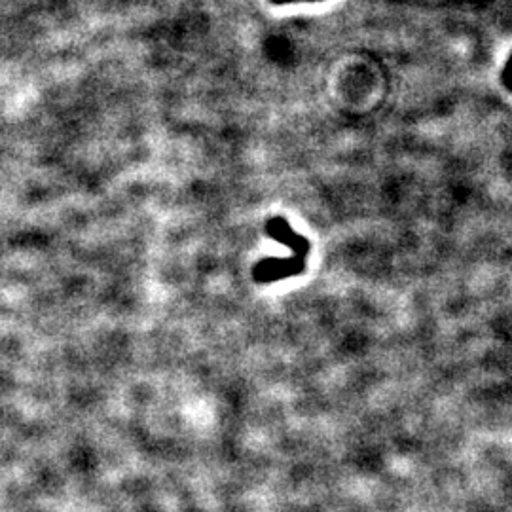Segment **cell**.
<instances>
[{
  "label": "cell",
  "instance_id": "6da1fadb",
  "mask_svg": "<svg viewBox=\"0 0 512 512\" xmlns=\"http://www.w3.org/2000/svg\"><path fill=\"white\" fill-rule=\"evenodd\" d=\"M306 258L291 256V258H264L253 270L256 283H274L287 277L304 274Z\"/></svg>",
  "mask_w": 512,
  "mask_h": 512
},
{
  "label": "cell",
  "instance_id": "7a4b0ae2",
  "mask_svg": "<svg viewBox=\"0 0 512 512\" xmlns=\"http://www.w3.org/2000/svg\"><path fill=\"white\" fill-rule=\"evenodd\" d=\"M264 230H266V234H268L270 238L275 239L277 243L289 247V249L293 251V256H300V258H306V260H308L311 251L310 239L296 234L293 228H291L289 220L283 219V217H274V219H270L266 222Z\"/></svg>",
  "mask_w": 512,
  "mask_h": 512
},
{
  "label": "cell",
  "instance_id": "3957f363",
  "mask_svg": "<svg viewBox=\"0 0 512 512\" xmlns=\"http://www.w3.org/2000/svg\"><path fill=\"white\" fill-rule=\"evenodd\" d=\"M501 82H503V86L512 93V54L509 59H507V63H505V67H503V73H501Z\"/></svg>",
  "mask_w": 512,
  "mask_h": 512
},
{
  "label": "cell",
  "instance_id": "277c9868",
  "mask_svg": "<svg viewBox=\"0 0 512 512\" xmlns=\"http://www.w3.org/2000/svg\"><path fill=\"white\" fill-rule=\"evenodd\" d=\"M274 4H291V2H319V0H270Z\"/></svg>",
  "mask_w": 512,
  "mask_h": 512
}]
</instances>
